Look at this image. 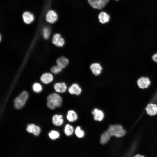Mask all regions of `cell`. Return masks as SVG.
Instances as JSON below:
<instances>
[{
    "mask_svg": "<svg viewBox=\"0 0 157 157\" xmlns=\"http://www.w3.org/2000/svg\"><path fill=\"white\" fill-rule=\"evenodd\" d=\"M27 92L24 91L14 101V106L15 108L19 109L22 108L25 104L28 98Z\"/></svg>",
    "mask_w": 157,
    "mask_h": 157,
    "instance_id": "3957f363",
    "label": "cell"
},
{
    "mask_svg": "<svg viewBox=\"0 0 157 157\" xmlns=\"http://www.w3.org/2000/svg\"><path fill=\"white\" fill-rule=\"evenodd\" d=\"M47 99V106L50 109L53 110L55 107H59L61 105L62 98L56 93H54L49 95Z\"/></svg>",
    "mask_w": 157,
    "mask_h": 157,
    "instance_id": "6da1fadb",
    "label": "cell"
},
{
    "mask_svg": "<svg viewBox=\"0 0 157 157\" xmlns=\"http://www.w3.org/2000/svg\"><path fill=\"white\" fill-rule=\"evenodd\" d=\"M52 42L55 45L60 47L63 46L65 43L64 38L60 34L58 33L56 34L53 35Z\"/></svg>",
    "mask_w": 157,
    "mask_h": 157,
    "instance_id": "9c48e42d",
    "label": "cell"
},
{
    "mask_svg": "<svg viewBox=\"0 0 157 157\" xmlns=\"http://www.w3.org/2000/svg\"><path fill=\"white\" fill-rule=\"evenodd\" d=\"M115 1H119V0H115Z\"/></svg>",
    "mask_w": 157,
    "mask_h": 157,
    "instance_id": "4dcf8cb0",
    "label": "cell"
},
{
    "mask_svg": "<svg viewBox=\"0 0 157 157\" xmlns=\"http://www.w3.org/2000/svg\"><path fill=\"white\" fill-rule=\"evenodd\" d=\"M111 136L108 130L103 133L101 137L100 142L101 144H106L109 140Z\"/></svg>",
    "mask_w": 157,
    "mask_h": 157,
    "instance_id": "d6986e66",
    "label": "cell"
},
{
    "mask_svg": "<svg viewBox=\"0 0 157 157\" xmlns=\"http://www.w3.org/2000/svg\"><path fill=\"white\" fill-rule=\"evenodd\" d=\"M90 69L92 73L96 76L101 74L103 69L101 64L98 63L92 64L90 66Z\"/></svg>",
    "mask_w": 157,
    "mask_h": 157,
    "instance_id": "ba28073f",
    "label": "cell"
},
{
    "mask_svg": "<svg viewBox=\"0 0 157 157\" xmlns=\"http://www.w3.org/2000/svg\"><path fill=\"white\" fill-rule=\"evenodd\" d=\"M145 110L147 114L153 116L157 114V105L154 103H150L147 105Z\"/></svg>",
    "mask_w": 157,
    "mask_h": 157,
    "instance_id": "52a82bcc",
    "label": "cell"
},
{
    "mask_svg": "<svg viewBox=\"0 0 157 157\" xmlns=\"http://www.w3.org/2000/svg\"><path fill=\"white\" fill-rule=\"evenodd\" d=\"M88 4L93 8L101 9L106 4L101 0H87Z\"/></svg>",
    "mask_w": 157,
    "mask_h": 157,
    "instance_id": "8992f818",
    "label": "cell"
},
{
    "mask_svg": "<svg viewBox=\"0 0 157 157\" xmlns=\"http://www.w3.org/2000/svg\"><path fill=\"white\" fill-rule=\"evenodd\" d=\"M106 5L109 2L110 0H101Z\"/></svg>",
    "mask_w": 157,
    "mask_h": 157,
    "instance_id": "f1b7e54d",
    "label": "cell"
},
{
    "mask_svg": "<svg viewBox=\"0 0 157 157\" xmlns=\"http://www.w3.org/2000/svg\"><path fill=\"white\" fill-rule=\"evenodd\" d=\"M49 136L51 139H55L59 137L60 134L57 131L52 130L49 133Z\"/></svg>",
    "mask_w": 157,
    "mask_h": 157,
    "instance_id": "603a6c76",
    "label": "cell"
},
{
    "mask_svg": "<svg viewBox=\"0 0 157 157\" xmlns=\"http://www.w3.org/2000/svg\"><path fill=\"white\" fill-rule=\"evenodd\" d=\"M69 62L68 59L63 56L58 58L56 61L57 65L62 69L65 67L68 64Z\"/></svg>",
    "mask_w": 157,
    "mask_h": 157,
    "instance_id": "9a60e30c",
    "label": "cell"
},
{
    "mask_svg": "<svg viewBox=\"0 0 157 157\" xmlns=\"http://www.w3.org/2000/svg\"><path fill=\"white\" fill-rule=\"evenodd\" d=\"M134 157H145L144 156L139 154H137L134 156Z\"/></svg>",
    "mask_w": 157,
    "mask_h": 157,
    "instance_id": "83f0119b",
    "label": "cell"
},
{
    "mask_svg": "<svg viewBox=\"0 0 157 157\" xmlns=\"http://www.w3.org/2000/svg\"><path fill=\"white\" fill-rule=\"evenodd\" d=\"M68 91L72 94L79 95L82 91V90L79 85L77 83L72 84L69 88Z\"/></svg>",
    "mask_w": 157,
    "mask_h": 157,
    "instance_id": "4fadbf2b",
    "label": "cell"
},
{
    "mask_svg": "<svg viewBox=\"0 0 157 157\" xmlns=\"http://www.w3.org/2000/svg\"><path fill=\"white\" fill-rule=\"evenodd\" d=\"M152 58L154 61L157 63V53H154L152 55Z\"/></svg>",
    "mask_w": 157,
    "mask_h": 157,
    "instance_id": "4316f807",
    "label": "cell"
},
{
    "mask_svg": "<svg viewBox=\"0 0 157 157\" xmlns=\"http://www.w3.org/2000/svg\"><path fill=\"white\" fill-rule=\"evenodd\" d=\"M95 120L101 121L103 119L104 115L102 111L97 108L94 109L92 112Z\"/></svg>",
    "mask_w": 157,
    "mask_h": 157,
    "instance_id": "5bb4252c",
    "label": "cell"
},
{
    "mask_svg": "<svg viewBox=\"0 0 157 157\" xmlns=\"http://www.w3.org/2000/svg\"><path fill=\"white\" fill-rule=\"evenodd\" d=\"M55 91L59 93H63L67 89V86L64 82L56 83L54 86Z\"/></svg>",
    "mask_w": 157,
    "mask_h": 157,
    "instance_id": "2e32d148",
    "label": "cell"
},
{
    "mask_svg": "<svg viewBox=\"0 0 157 157\" xmlns=\"http://www.w3.org/2000/svg\"><path fill=\"white\" fill-rule=\"evenodd\" d=\"M44 37L46 39L48 38L50 35V30L47 27L44 28L43 30Z\"/></svg>",
    "mask_w": 157,
    "mask_h": 157,
    "instance_id": "d4e9b609",
    "label": "cell"
},
{
    "mask_svg": "<svg viewBox=\"0 0 157 157\" xmlns=\"http://www.w3.org/2000/svg\"><path fill=\"white\" fill-rule=\"evenodd\" d=\"M58 19V15L56 13L52 10L48 11L46 14L45 19L50 23H53Z\"/></svg>",
    "mask_w": 157,
    "mask_h": 157,
    "instance_id": "5b68a950",
    "label": "cell"
},
{
    "mask_svg": "<svg viewBox=\"0 0 157 157\" xmlns=\"http://www.w3.org/2000/svg\"><path fill=\"white\" fill-rule=\"evenodd\" d=\"M22 17L24 22L27 24H30L34 19L33 14L28 11L24 12L22 14Z\"/></svg>",
    "mask_w": 157,
    "mask_h": 157,
    "instance_id": "7c38bea8",
    "label": "cell"
},
{
    "mask_svg": "<svg viewBox=\"0 0 157 157\" xmlns=\"http://www.w3.org/2000/svg\"><path fill=\"white\" fill-rule=\"evenodd\" d=\"M108 131L111 136H114L117 138L123 137L126 133L125 130L119 124L110 125Z\"/></svg>",
    "mask_w": 157,
    "mask_h": 157,
    "instance_id": "7a4b0ae2",
    "label": "cell"
},
{
    "mask_svg": "<svg viewBox=\"0 0 157 157\" xmlns=\"http://www.w3.org/2000/svg\"><path fill=\"white\" fill-rule=\"evenodd\" d=\"M98 19L99 22L102 24H105L108 22L110 19V16L106 12L101 11L98 15Z\"/></svg>",
    "mask_w": 157,
    "mask_h": 157,
    "instance_id": "30bf717a",
    "label": "cell"
},
{
    "mask_svg": "<svg viewBox=\"0 0 157 157\" xmlns=\"http://www.w3.org/2000/svg\"><path fill=\"white\" fill-rule=\"evenodd\" d=\"M64 132L66 135L69 136L71 135L74 132V128L72 126L67 124L66 125L64 129Z\"/></svg>",
    "mask_w": 157,
    "mask_h": 157,
    "instance_id": "44dd1931",
    "label": "cell"
},
{
    "mask_svg": "<svg viewBox=\"0 0 157 157\" xmlns=\"http://www.w3.org/2000/svg\"><path fill=\"white\" fill-rule=\"evenodd\" d=\"M62 69L57 66H53L51 69V71L53 73L57 74L62 71Z\"/></svg>",
    "mask_w": 157,
    "mask_h": 157,
    "instance_id": "484cf974",
    "label": "cell"
},
{
    "mask_svg": "<svg viewBox=\"0 0 157 157\" xmlns=\"http://www.w3.org/2000/svg\"><path fill=\"white\" fill-rule=\"evenodd\" d=\"M33 89L36 92H40L42 90V88L40 84L38 83H35L33 85Z\"/></svg>",
    "mask_w": 157,
    "mask_h": 157,
    "instance_id": "cb8c5ba5",
    "label": "cell"
},
{
    "mask_svg": "<svg viewBox=\"0 0 157 157\" xmlns=\"http://www.w3.org/2000/svg\"><path fill=\"white\" fill-rule=\"evenodd\" d=\"M1 35L0 36V40H1Z\"/></svg>",
    "mask_w": 157,
    "mask_h": 157,
    "instance_id": "f546056e",
    "label": "cell"
},
{
    "mask_svg": "<svg viewBox=\"0 0 157 157\" xmlns=\"http://www.w3.org/2000/svg\"><path fill=\"white\" fill-rule=\"evenodd\" d=\"M53 79V75L50 73H46L43 74L40 77L41 81L44 83L48 84Z\"/></svg>",
    "mask_w": 157,
    "mask_h": 157,
    "instance_id": "e0dca14e",
    "label": "cell"
},
{
    "mask_svg": "<svg viewBox=\"0 0 157 157\" xmlns=\"http://www.w3.org/2000/svg\"><path fill=\"white\" fill-rule=\"evenodd\" d=\"M77 117V114L74 111L70 110L68 112L67 118L69 122H73L76 120Z\"/></svg>",
    "mask_w": 157,
    "mask_h": 157,
    "instance_id": "ffe728a7",
    "label": "cell"
},
{
    "mask_svg": "<svg viewBox=\"0 0 157 157\" xmlns=\"http://www.w3.org/2000/svg\"><path fill=\"white\" fill-rule=\"evenodd\" d=\"M75 133L77 136L79 138L83 137L85 133L84 131L81 129L80 126H77L75 130Z\"/></svg>",
    "mask_w": 157,
    "mask_h": 157,
    "instance_id": "7402d4cb",
    "label": "cell"
},
{
    "mask_svg": "<svg viewBox=\"0 0 157 157\" xmlns=\"http://www.w3.org/2000/svg\"><path fill=\"white\" fill-rule=\"evenodd\" d=\"M27 131L30 133H32L36 136H38L41 131L40 128L33 124L28 125L26 128Z\"/></svg>",
    "mask_w": 157,
    "mask_h": 157,
    "instance_id": "8fae6325",
    "label": "cell"
},
{
    "mask_svg": "<svg viewBox=\"0 0 157 157\" xmlns=\"http://www.w3.org/2000/svg\"><path fill=\"white\" fill-rule=\"evenodd\" d=\"M137 83L138 87L141 89H145L149 87L151 83L149 78L147 77H141L137 80Z\"/></svg>",
    "mask_w": 157,
    "mask_h": 157,
    "instance_id": "277c9868",
    "label": "cell"
},
{
    "mask_svg": "<svg viewBox=\"0 0 157 157\" xmlns=\"http://www.w3.org/2000/svg\"><path fill=\"white\" fill-rule=\"evenodd\" d=\"M53 124L56 126L61 125L63 122L62 116L61 115H56L52 117Z\"/></svg>",
    "mask_w": 157,
    "mask_h": 157,
    "instance_id": "ac0fdd59",
    "label": "cell"
}]
</instances>
